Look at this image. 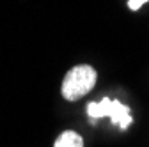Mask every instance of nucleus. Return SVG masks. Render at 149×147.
Returning a JSON list of instances; mask_svg holds the SVG:
<instances>
[{
    "label": "nucleus",
    "mask_w": 149,
    "mask_h": 147,
    "mask_svg": "<svg viewBox=\"0 0 149 147\" xmlns=\"http://www.w3.org/2000/svg\"><path fill=\"white\" fill-rule=\"evenodd\" d=\"M98 73L89 64H80L71 67L62 80V96L68 101H78L85 94H89L96 85Z\"/></svg>",
    "instance_id": "obj_1"
},
{
    "label": "nucleus",
    "mask_w": 149,
    "mask_h": 147,
    "mask_svg": "<svg viewBox=\"0 0 149 147\" xmlns=\"http://www.w3.org/2000/svg\"><path fill=\"white\" fill-rule=\"evenodd\" d=\"M87 115L91 119H101V117H110L117 128L126 130L132 124V115L130 108L116 99L103 98L100 103H89L87 105Z\"/></svg>",
    "instance_id": "obj_2"
},
{
    "label": "nucleus",
    "mask_w": 149,
    "mask_h": 147,
    "mask_svg": "<svg viewBox=\"0 0 149 147\" xmlns=\"http://www.w3.org/2000/svg\"><path fill=\"white\" fill-rule=\"evenodd\" d=\"M53 147H84V138L77 133V131H62L57 140H55Z\"/></svg>",
    "instance_id": "obj_3"
},
{
    "label": "nucleus",
    "mask_w": 149,
    "mask_h": 147,
    "mask_svg": "<svg viewBox=\"0 0 149 147\" xmlns=\"http://www.w3.org/2000/svg\"><path fill=\"white\" fill-rule=\"evenodd\" d=\"M147 0H128V7L132 9V11H137V9H140V6L142 4H146Z\"/></svg>",
    "instance_id": "obj_4"
}]
</instances>
